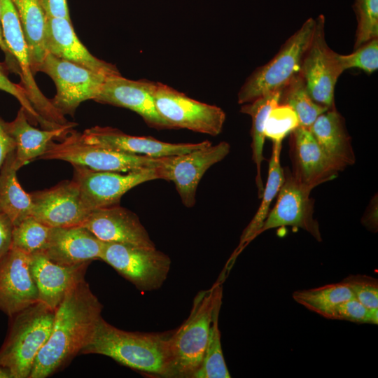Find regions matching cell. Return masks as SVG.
<instances>
[{
    "instance_id": "1",
    "label": "cell",
    "mask_w": 378,
    "mask_h": 378,
    "mask_svg": "<svg viewBox=\"0 0 378 378\" xmlns=\"http://www.w3.org/2000/svg\"><path fill=\"white\" fill-rule=\"evenodd\" d=\"M102 308L85 279L70 288L55 309L50 335L29 378L48 377L81 354L92 339Z\"/></svg>"
},
{
    "instance_id": "2",
    "label": "cell",
    "mask_w": 378,
    "mask_h": 378,
    "mask_svg": "<svg viewBox=\"0 0 378 378\" xmlns=\"http://www.w3.org/2000/svg\"><path fill=\"white\" fill-rule=\"evenodd\" d=\"M170 333L125 331L101 317L90 342L81 354L106 356L155 377H172Z\"/></svg>"
},
{
    "instance_id": "3",
    "label": "cell",
    "mask_w": 378,
    "mask_h": 378,
    "mask_svg": "<svg viewBox=\"0 0 378 378\" xmlns=\"http://www.w3.org/2000/svg\"><path fill=\"white\" fill-rule=\"evenodd\" d=\"M223 288L216 282L195 296L187 319L171 332L172 377L192 378L200 366L214 314L221 307Z\"/></svg>"
},
{
    "instance_id": "4",
    "label": "cell",
    "mask_w": 378,
    "mask_h": 378,
    "mask_svg": "<svg viewBox=\"0 0 378 378\" xmlns=\"http://www.w3.org/2000/svg\"><path fill=\"white\" fill-rule=\"evenodd\" d=\"M55 310L38 301L13 318L0 348V365L8 368L13 378H29L35 359L48 340Z\"/></svg>"
},
{
    "instance_id": "5",
    "label": "cell",
    "mask_w": 378,
    "mask_h": 378,
    "mask_svg": "<svg viewBox=\"0 0 378 378\" xmlns=\"http://www.w3.org/2000/svg\"><path fill=\"white\" fill-rule=\"evenodd\" d=\"M315 24V19H307L269 62L252 73L239 91V104L249 103L270 92L281 90L300 74Z\"/></svg>"
},
{
    "instance_id": "6",
    "label": "cell",
    "mask_w": 378,
    "mask_h": 378,
    "mask_svg": "<svg viewBox=\"0 0 378 378\" xmlns=\"http://www.w3.org/2000/svg\"><path fill=\"white\" fill-rule=\"evenodd\" d=\"M38 159L59 160L96 171L130 172L159 167L162 158L114 150L84 141L82 133L71 130L59 139L52 141Z\"/></svg>"
},
{
    "instance_id": "7",
    "label": "cell",
    "mask_w": 378,
    "mask_h": 378,
    "mask_svg": "<svg viewBox=\"0 0 378 378\" xmlns=\"http://www.w3.org/2000/svg\"><path fill=\"white\" fill-rule=\"evenodd\" d=\"M1 26L5 43L19 74L22 86L32 106L48 129L66 125L69 121L39 90L31 69L28 48L20 19L12 0H0Z\"/></svg>"
},
{
    "instance_id": "8",
    "label": "cell",
    "mask_w": 378,
    "mask_h": 378,
    "mask_svg": "<svg viewBox=\"0 0 378 378\" xmlns=\"http://www.w3.org/2000/svg\"><path fill=\"white\" fill-rule=\"evenodd\" d=\"M100 260L143 292L160 288L171 267L169 257L156 247L114 242H104Z\"/></svg>"
},
{
    "instance_id": "9",
    "label": "cell",
    "mask_w": 378,
    "mask_h": 378,
    "mask_svg": "<svg viewBox=\"0 0 378 378\" xmlns=\"http://www.w3.org/2000/svg\"><path fill=\"white\" fill-rule=\"evenodd\" d=\"M40 71L49 76L55 84L56 94L50 99L53 106L64 115L72 116L80 104L94 100L108 77L50 53Z\"/></svg>"
},
{
    "instance_id": "10",
    "label": "cell",
    "mask_w": 378,
    "mask_h": 378,
    "mask_svg": "<svg viewBox=\"0 0 378 378\" xmlns=\"http://www.w3.org/2000/svg\"><path fill=\"white\" fill-rule=\"evenodd\" d=\"M153 97L157 111L172 129H188L211 136L221 132L225 113L220 107L192 99L159 82Z\"/></svg>"
},
{
    "instance_id": "11",
    "label": "cell",
    "mask_w": 378,
    "mask_h": 378,
    "mask_svg": "<svg viewBox=\"0 0 378 378\" xmlns=\"http://www.w3.org/2000/svg\"><path fill=\"white\" fill-rule=\"evenodd\" d=\"M310 44L304 54L300 76L312 99L317 104L335 108L334 93L338 78L344 71L337 54L328 46L325 37V18L316 19Z\"/></svg>"
},
{
    "instance_id": "12",
    "label": "cell",
    "mask_w": 378,
    "mask_h": 378,
    "mask_svg": "<svg viewBox=\"0 0 378 378\" xmlns=\"http://www.w3.org/2000/svg\"><path fill=\"white\" fill-rule=\"evenodd\" d=\"M73 180L78 184L87 207L94 209L119 204L123 195L144 182L160 179L158 167L132 171L126 174L96 171L74 165Z\"/></svg>"
},
{
    "instance_id": "13",
    "label": "cell",
    "mask_w": 378,
    "mask_h": 378,
    "mask_svg": "<svg viewBox=\"0 0 378 378\" xmlns=\"http://www.w3.org/2000/svg\"><path fill=\"white\" fill-rule=\"evenodd\" d=\"M230 150V144L221 141L187 153L163 157L158 167L160 179L172 181L183 205L192 207L202 176L212 165L224 159Z\"/></svg>"
},
{
    "instance_id": "14",
    "label": "cell",
    "mask_w": 378,
    "mask_h": 378,
    "mask_svg": "<svg viewBox=\"0 0 378 378\" xmlns=\"http://www.w3.org/2000/svg\"><path fill=\"white\" fill-rule=\"evenodd\" d=\"M312 190L300 183L287 169L276 202L269 212L260 233L272 228L291 226L305 230L318 241H321L319 224L314 218V200L310 197Z\"/></svg>"
},
{
    "instance_id": "15",
    "label": "cell",
    "mask_w": 378,
    "mask_h": 378,
    "mask_svg": "<svg viewBox=\"0 0 378 378\" xmlns=\"http://www.w3.org/2000/svg\"><path fill=\"white\" fill-rule=\"evenodd\" d=\"M30 195L32 200L30 216L50 227L82 225L91 212L73 179Z\"/></svg>"
},
{
    "instance_id": "16",
    "label": "cell",
    "mask_w": 378,
    "mask_h": 378,
    "mask_svg": "<svg viewBox=\"0 0 378 378\" xmlns=\"http://www.w3.org/2000/svg\"><path fill=\"white\" fill-rule=\"evenodd\" d=\"M157 82L133 80L120 74L108 76L94 101L124 107L139 114L149 127L172 129L159 115L154 102Z\"/></svg>"
},
{
    "instance_id": "17",
    "label": "cell",
    "mask_w": 378,
    "mask_h": 378,
    "mask_svg": "<svg viewBox=\"0 0 378 378\" xmlns=\"http://www.w3.org/2000/svg\"><path fill=\"white\" fill-rule=\"evenodd\" d=\"M30 255L10 246L0 260V309L11 317L38 301Z\"/></svg>"
},
{
    "instance_id": "18",
    "label": "cell",
    "mask_w": 378,
    "mask_h": 378,
    "mask_svg": "<svg viewBox=\"0 0 378 378\" xmlns=\"http://www.w3.org/2000/svg\"><path fill=\"white\" fill-rule=\"evenodd\" d=\"M82 225L104 242L155 248L139 217L119 204L92 211Z\"/></svg>"
},
{
    "instance_id": "19",
    "label": "cell",
    "mask_w": 378,
    "mask_h": 378,
    "mask_svg": "<svg viewBox=\"0 0 378 378\" xmlns=\"http://www.w3.org/2000/svg\"><path fill=\"white\" fill-rule=\"evenodd\" d=\"M85 141L114 150L163 158L187 153L211 144L209 141L197 144H171L151 136H136L127 134L111 127L95 126L82 133Z\"/></svg>"
},
{
    "instance_id": "20",
    "label": "cell",
    "mask_w": 378,
    "mask_h": 378,
    "mask_svg": "<svg viewBox=\"0 0 378 378\" xmlns=\"http://www.w3.org/2000/svg\"><path fill=\"white\" fill-rule=\"evenodd\" d=\"M90 262L64 265L43 253L30 255V270L38 293V301L55 310L75 284L85 279Z\"/></svg>"
},
{
    "instance_id": "21",
    "label": "cell",
    "mask_w": 378,
    "mask_h": 378,
    "mask_svg": "<svg viewBox=\"0 0 378 378\" xmlns=\"http://www.w3.org/2000/svg\"><path fill=\"white\" fill-rule=\"evenodd\" d=\"M291 174L300 183L314 189L335 178V169L309 129L298 127L290 133Z\"/></svg>"
},
{
    "instance_id": "22",
    "label": "cell",
    "mask_w": 378,
    "mask_h": 378,
    "mask_svg": "<svg viewBox=\"0 0 378 378\" xmlns=\"http://www.w3.org/2000/svg\"><path fill=\"white\" fill-rule=\"evenodd\" d=\"M103 244L83 225L52 227L43 253L56 263L75 265L100 259Z\"/></svg>"
},
{
    "instance_id": "23",
    "label": "cell",
    "mask_w": 378,
    "mask_h": 378,
    "mask_svg": "<svg viewBox=\"0 0 378 378\" xmlns=\"http://www.w3.org/2000/svg\"><path fill=\"white\" fill-rule=\"evenodd\" d=\"M46 44L48 53L110 76L120 74L116 66L93 56L77 37L71 20L48 18Z\"/></svg>"
},
{
    "instance_id": "24",
    "label": "cell",
    "mask_w": 378,
    "mask_h": 378,
    "mask_svg": "<svg viewBox=\"0 0 378 378\" xmlns=\"http://www.w3.org/2000/svg\"><path fill=\"white\" fill-rule=\"evenodd\" d=\"M309 130L336 171L341 172L355 163L351 138L336 108L318 115Z\"/></svg>"
},
{
    "instance_id": "25",
    "label": "cell",
    "mask_w": 378,
    "mask_h": 378,
    "mask_svg": "<svg viewBox=\"0 0 378 378\" xmlns=\"http://www.w3.org/2000/svg\"><path fill=\"white\" fill-rule=\"evenodd\" d=\"M29 120L25 110L21 106L15 118L6 122L15 143L14 165L17 170L38 158L54 139H61L76 125L75 122H69L57 128L39 130L33 127Z\"/></svg>"
},
{
    "instance_id": "26",
    "label": "cell",
    "mask_w": 378,
    "mask_h": 378,
    "mask_svg": "<svg viewBox=\"0 0 378 378\" xmlns=\"http://www.w3.org/2000/svg\"><path fill=\"white\" fill-rule=\"evenodd\" d=\"M20 19L33 74L40 71L48 52L46 44L48 18L39 0H12Z\"/></svg>"
},
{
    "instance_id": "27",
    "label": "cell",
    "mask_w": 378,
    "mask_h": 378,
    "mask_svg": "<svg viewBox=\"0 0 378 378\" xmlns=\"http://www.w3.org/2000/svg\"><path fill=\"white\" fill-rule=\"evenodd\" d=\"M14 150L0 169V213L10 220L13 226L30 216L32 208L30 193L22 189L17 178Z\"/></svg>"
},
{
    "instance_id": "28",
    "label": "cell",
    "mask_w": 378,
    "mask_h": 378,
    "mask_svg": "<svg viewBox=\"0 0 378 378\" xmlns=\"http://www.w3.org/2000/svg\"><path fill=\"white\" fill-rule=\"evenodd\" d=\"M281 90L265 94L251 102L242 105L240 111L249 115L252 119L251 135L252 138V159L256 166L255 183L259 198L263 192L261 177V164L264 160L263 146L265 139L264 133L265 122L270 110L279 104Z\"/></svg>"
},
{
    "instance_id": "29",
    "label": "cell",
    "mask_w": 378,
    "mask_h": 378,
    "mask_svg": "<svg viewBox=\"0 0 378 378\" xmlns=\"http://www.w3.org/2000/svg\"><path fill=\"white\" fill-rule=\"evenodd\" d=\"M281 147L282 141H273L268 176L261 197L262 202L256 214L242 232L239 248H241L260 234L261 227L270 212L271 203L283 184L284 170L280 163Z\"/></svg>"
},
{
    "instance_id": "30",
    "label": "cell",
    "mask_w": 378,
    "mask_h": 378,
    "mask_svg": "<svg viewBox=\"0 0 378 378\" xmlns=\"http://www.w3.org/2000/svg\"><path fill=\"white\" fill-rule=\"evenodd\" d=\"M292 296L297 303L328 319L339 304L355 298L342 281L296 290Z\"/></svg>"
},
{
    "instance_id": "31",
    "label": "cell",
    "mask_w": 378,
    "mask_h": 378,
    "mask_svg": "<svg viewBox=\"0 0 378 378\" xmlns=\"http://www.w3.org/2000/svg\"><path fill=\"white\" fill-rule=\"evenodd\" d=\"M279 104L290 106L298 115L300 127L307 129L328 110L312 99L300 74L282 89Z\"/></svg>"
},
{
    "instance_id": "32",
    "label": "cell",
    "mask_w": 378,
    "mask_h": 378,
    "mask_svg": "<svg viewBox=\"0 0 378 378\" xmlns=\"http://www.w3.org/2000/svg\"><path fill=\"white\" fill-rule=\"evenodd\" d=\"M220 307L215 311L211 323L206 349L200 366L192 378H230L220 342L218 316Z\"/></svg>"
},
{
    "instance_id": "33",
    "label": "cell",
    "mask_w": 378,
    "mask_h": 378,
    "mask_svg": "<svg viewBox=\"0 0 378 378\" xmlns=\"http://www.w3.org/2000/svg\"><path fill=\"white\" fill-rule=\"evenodd\" d=\"M52 227L29 216L13 226L11 246L31 255L43 253L47 246Z\"/></svg>"
},
{
    "instance_id": "34",
    "label": "cell",
    "mask_w": 378,
    "mask_h": 378,
    "mask_svg": "<svg viewBox=\"0 0 378 378\" xmlns=\"http://www.w3.org/2000/svg\"><path fill=\"white\" fill-rule=\"evenodd\" d=\"M353 8L357 20L354 49L378 38V0H355Z\"/></svg>"
},
{
    "instance_id": "35",
    "label": "cell",
    "mask_w": 378,
    "mask_h": 378,
    "mask_svg": "<svg viewBox=\"0 0 378 378\" xmlns=\"http://www.w3.org/2000/svg\"><path fill=\"white\" fill-rule=\"evenodd\" d=\"M300 127L299 120L294 110L288 105L278 104L270 111L265 125V138L273 141L283 139Z\"/></svg>"
},
{
    "instance_id": "36",
    "label": "cell",
    "mask_w": 378,
    "mask_h": 378,
    "mask_svg": "<svg viewBox=\"0 0 378 378\" xmlns=\"http://www.w3.org/2000/svg\"><path fill=\"white\" fill-rule=\"evenodd\" d=\"M337 59L343 71L358 68L370 74L378 69V38L361 45L349 55L337 54Z\"/></svg>"
},
{
    "instance_id": "37",
    "label": "cell",
    "mask_w": 378,
    "mask_h": 378,
    "mask_svg": "<svg viewBox=\"0 0 378 378\" xmlns=\"http://www.w3.org/2000/svg\"><path fill=\"white\" fill-rule=\"evenodd\" d=\"M342 281L354 298L370 310H378V280L366 274H350Z\"/></svg>"
},
{
    "instance_id": "38",
    "label": "cell",
    "mask_w": 378,
    "mask_h": 378,
    "mask_svg": "<svg viewBox=\"0 0 378 378\" xmlns=\"http://www.w3.org/2000/svg\"><path fill=\"white\" fill-rule=\"evenodd\" d=\"M330 319L377 325L378 310H370L356 298H352L339 304L332 311Z\"/></svg>"
},
{
    "instance_id": "39",
    "label": "cell",
    "mask_w": 378,
    "mask_h": 378,
    "mask_svg": "<svg viewBox=\"0 0 378 378\" xmlns=\"http://www.w3.org/2000/svg\"><path fill=\"white\" fill-rule=\"evenodd\" d=\"M0 90L17 99L24 108L29 120L34 124L39 123L43 129H48L47 125L35 111L30 103L25 90L21 85L13 83L6 76L3 66L0 64Z\"/></svg>"
},
{
    "instance_id": "40",
    "label": "cell",
    "mask_w": 378,
    "mask_h": 378,
    "mask_svg": "<svg viewBox=\"0 0 378 378\" xmlns=\"http://www.w3.org/2000/svg\"><path fill=\"white\" fill-rule=\"evenodd\" d=\"M48 18L70 20L66 0H39Z\"/></svg>"
},
{
    "instance_id": "41",
    "label": "cell",
    "mask_w": 378,
    "mask_h": 378,
    "mask_svg": "<svg viewBox=\"0 0 378 378\" xmlns=\"http://www.w3.org/2000/svg\"><path fill=\"white\" fill-rule=\"evenodd\" d=\"M13 224L3 214L0 213V260L11 246Z\"/></svg>"
},
{
    "instance_id": "42",
    "label": "cell",
    "mask_w": 378,
    "mask_h": 378,
    "mask_svg": "<svg viewBox=\"0 0 378 378\" xmlns=\"http://www.w3.org/2000/svg\"><path fill=\"white\" fill-rule=\"evenodd\" d=\"M15 150V143L6 122L0 118V169L7 156Z\"/></svg>"
},
{
    "instance_id": "43",
    "label": "cell",
    "mask_w": 378,
    "mask_h": 378,
    "mask_svg": "<svg viewBox=\"0 0 378 378\" xmlns=\"http://www.w3.org/2000/svg\"><path fill=\"white\" fill-rule=\"evenodd\" d=\"M362 224L369 230L377 232V195H374L371 200L368 209L362 218Z\"/></svg>"
},
{
    "instance_id": "44",
    "label": "cell",
    "mask_w": 378,
    "mask_h": 378,
    "mask_svg": "<svg viewBox=\"0 0 378 378\" xmlns=\"http://www.w3.org/2000/svg\"><path fill=\"white\" fill-rule=\"evenodd\" d=\"M0 48L2 51L4 52L5 55H6V57L7 58V60H8V62H13V64H14V66H15V69L16 70V67H15V63L10 56V54L8 51V49L5 43V41L4 40V37H3V34H2V29H1V10H0Z\"/></svg>"
},
{
    "instance_id": "45",
    "label": "cell",
    "mask_w": 378,
    "mask_h": 378,
    "mask_svg": "<svg viewBox=\"0 0 378 378\" xmlns=\"http://www.w3.org/2000/svg\"><path fill=\"white\" fill-rule=\"evenodd\" d=\"M0 378H13V376L8 368L0 365Z\"/></svg>"
}]
</instances>
